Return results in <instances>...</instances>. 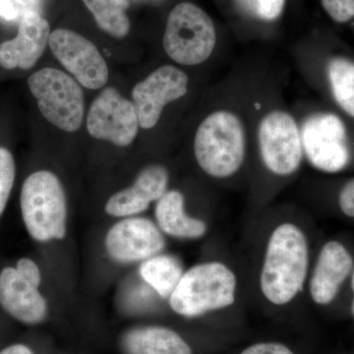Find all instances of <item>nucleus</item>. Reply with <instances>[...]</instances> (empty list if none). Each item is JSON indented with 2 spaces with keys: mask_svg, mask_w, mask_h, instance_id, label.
Masks as SVG:
<instances>
[{
  "mask_svg": "<svg viewBox=\"0 0 354 354\" xmlns=\"http://www.w3.org/2000/svg\"><path fill=\"white\" fill-rule=\"evenodd\" d=\"M16 179V162L12 153L0 147V221L6 214Z\"/></svg>",
  "mask_w": 354,
  "mask_h": 354,
  "instance_id": "22",
  "label": "nucleus"
},
{
  "mask_svg": "<svg viewBox=\"0 0 354 354\" xmlns=\"http://www.w3.org/2000/svg\"><path fill=\"white\" fill-rule=\"evenodd\" d=\"M246 142L239 116L227 111L209 114L198 127L194 155L207 176L225 179L234 176L245 160Z\"/></svg>",
  "mask_w": 354,
  "mask_h": 354,
  "instance_id": "4",
  "label": "nucleus"
},
{
  "mask_svg": "<svg viewBox=\"0 0 354 354\" xmlns=\"http://www.w3.org/2000/svg\"><path fill=\"white\" fill-rule=\"evenodd\" d=\"M153 221L165 237L178 241H199L209 232L206 221L187 213L185 197L178 190H167L155 203Z\"/></svg>",
  "mask_w": 354,
  "mask_h": 354,
  "instance_id": "17",
  "label": "nucleus"
},
{
  "mask_svg": "<svg viewBox=\"0 0 354 354\" xmlns=\"http://www.w3.org/2000/svg\"><path fill=\"white\" fill-rule=\"evenodd\" d=\"M0 310L16 322L38 326L48 319L50 304L41 288L6 264L0 267Z\"/></svg>",
  "mask_w": 354,
  "mask_h": 354,
  "instance_id": "13",
  "label": "nucleus"
},
{
  "mask_svg": "<svg viewBox=\"0 0 354 354\" xmlns=\"http://www.w3.org/2000/svg\"><path fill=\"white\" fill-rule=\"evenodd\" d=\"M86 123L91 136L118 147L131 145L140 127L134 104L113 87L104 88L93 101Z\"/></svg>",
  "mask_w": 354,
  "mask_h": 354,
  "instance_id": "10",
  "label": "nucleus"
},
{
  "mask_svg": "<svg viewBox=\"0 0 354 354\" xmlns=\"http://www.w3.org/2000/svg\"><path fill=\"white\" fill-rule=\"evenodd\" d=\"M125 354H195L194 346L178 330L169 326H139L121 337Z\"/></svg>",
  "mask_w": 354,
  "mask_h": 354,
  "instance_id": "18",
  "label": "nucleus"
},
{
  "mask_svg": "<svg viewBox=\"0 0 354 354\" xmlns=\"http://www.w3.org/2000/svg\"><path fill=\"white\" fill-rule=\"evenodd\" d=\"M19 208L23 227L32 241L46 245L64 241L68 232V201L55 172L39 169L26 177Z\"/></svg>",
  "mask_w": 354,
  "mask_h": 354,
  "instance_id": "3",
  "label": "nucleus"
},
{
  "mask_svg": "<svg viewBox=\"0 0 354 354\" xmlns=\"http://www.w3.org/2000/svg\"><path fill=\"white\" fill-rule=\"evenodd\" d=\"M339 205L344 215L354 218V178L342 187L339 192Z\"/></svg>",
  "mask_w": 354,
  "mask_h": 354,
  "instance_id": "27",
  "label": "nucleus"
},
{
  "mask_svg": "<svg viewBox=\"0 0 354 354\" xmlns=\"http://www.w3.org/2000/svg\"><path fill=\"white\" fill-rule=\"evenodd\" d=\"M234 354H304L300 346L279 337H265L248 342Z\"/></svg>",
  "mask_w": 354,
  "mask_h": 354,
  "instance_id": "23",
  "label": "nucleus"
},
{
  "mask_svg": "<svg viewBox=\"0 0 354 354\" xmlns=\"http://www.w3.org/2000/svg\"><path fill=\"white\" fill-rule=\"evenodd\" d=\"M189 78L183 70L165 65L152 72L132 90V102L140 127L152 129L158 124L165 106L187 94Z\"/></svg>",
  "mask_w": 354,
  "mask_h": 354,
  "instance_id": "12",
  "label": "nucleus"
},
{
  "mask_svg": "<svg viewBox=\"0 0 354 354\" xmlns=\"http://www.w3.org/2000/svg\"><path fill=\"white\" fill-rule=\"evenodd\" d=\"M162 44L167 55L177 64H201L215 50V25L199 6L183 2L169 13Z\"/></svg>",
  "mask_w": 354,
  "mask_h": 354,
  "instance_id": "5",
  "label": "nucleus"
},
{
  "mask_svg": "<svg viewBox=\"0 0 354 354\" xmlns=\"http://www.w3.org/2000/svg\"><path fill=\"white\" fill-rule=\"evenodd\" d=\"M50 34L48 21L37 13L26 14L17 36L0 44V66L8 70L32 68L46 50Z\"/></svg>",
  "mask_w": 354,
  "mask_h": 354,
  "instance_id": "16",
  "label": "nucleus"
},
{
  "mask_svg": "<svg viewBox=\"0 0 354 354\" xmlns=\"http://www.w3.org/2000/svg\"><path fill=\"white\" fill-rule=\"evenodd\" d=\"M328 77L335 101L354 118V62L334 58L328 64Z\"/></svg>",
  "mask_w": 354,
  "mask_h": 354,
  "instance_id": "21",
  "label": "nucleus"
},
{
  "mask_svg": "<svg viewBox=\"0 0 354 354\" xmlns=\"http://www.w3.org/2000/svg\"><path fill=\"white\" fill-rule=\"evenodd\" d=\"M239 279L221 261H204L184 271L167 300L176 315L187 320L230 308L236 302Z\"/></svg>",
  "mask_w": 354,
  "mask_h": 354,
  "instance_id": "2",
  "label": "nucleus"
},
{
  "mask_svg": "<svg viewBox=\"0 0 354 354\" xmlns=\"http://www.w3.org/2000/svg\"><path fill=\"white\" fill-rule=\"evenodd\" d=\"M261 158L274 176H290L304 158L301 133L297 121L286 111H274L261 121L258 130Z\"/></svg>",
  "mask_w": 354,
  "mask_h": 354,
  "instance_id": "8",
  "label": "nucleus"
},
{
  "mask_svg": "<svg viewBox=\"0 0 354 354\" xmlns=\"http://www.w3.org/2000/svg\"><path fill=\"white\" fill-rule=\"evenodd\" d=\"M353 269V256L344 244L337 241L324 244L309 278L312 301L320 306L332 304Z\"/></svg>",
  "mask_w": 354,
  "mask_h": 354,
  "instance_id": "15",
  "label": "nucleus"
},
{
  "mask_svg": "<svg viewBox=\"0 0 354 354\" xmlns=\"http://www.w3.org/2000/svg\"><path fill=\"white\" fill-rule=\"evenodd\" d=\"M309 242L304 230L293 221L272 228L261 263L259 286L271 306H288L304 290L308 279Z\"/></svg>",
  "mask_w": 354,
  "mask_h": 354,
  "instance_id": "1",
  "label": "nucleus"
},
{
  "mask_svg": "<svg viewBox=\"0 0 354 354\" xmlns=\"http://www.w3.org/2000/svg\"><path fill=\"white\" fill-rule=\"evenodd\" d=\"M0 354H36L34 348L25 342H14L0 349Z\"/></svg>",
  "mask_w": 354,
  "mask_h": 354,
  "instance_id": "28",
  "label": "nucleus"
},
{
  "mask_svg": "<svg viewBox=\"0 0 354 354\" xmlns=\"http://www.w3.org/2000/svg\"><path fill=\"white\" fill-rule=\"evenodd\" d=\"M167 237L152 218L144 216L118 218L104 237V253L118 265L140 263L164 252Z\"/></svg>",
  "mask_w": 354,
  "mask_h": 354,
  "instance_id": "7",
  "label": "nucleus"
},
{
  "mask_svg": "<svg viewBox=\"0 0 354 354\" xmlns=\"http://www.w3.org/2000/svg\"><path fill=\"white\" fill-rule=\"evenodd\" d=\"M302 147L312 167L327 174H337L348 165L351 153L346 130L339 116L316 113L304 123Z\"/></svg>",
  "mask_w": 354,
  "mask_h": 354,
  "instance_id": "9",
  "label": "nucleus"
},
{
  "mask_svg": "<svg viewBox=\"0 0 354 354\" xmlns=\"http://www.w3.org/2000/svg\"><path fill=\"white\" fill-rule=\"evenodd\" d=\"M48 46L60 64L83 87L97 90L108 83V64L90 39L70 30L57 29L50 34Z\"/></svg>",
  "mask_w": 354,
  "mask_h": 354,
  "instance_id": "11",
  "label": "nucleus"
},
{
  "mask_svg": "<svg viewBox=\"0 0 354 354\" xmlns=\"http://www.w3.org/2000/svg\"><path fill=\"white\" fill-rule=\"evenodd\" d=\"M92 12L100 29L115 39H123L129 34L130 24L127 0H82Z\"/></svg>",
  "mask_w": 354,
  "mask_h": 354,
  "instance_id": "20",
  "label": "nucleus"
},
{
  "mask_svg": "<svg viewBox=\"0 0 354 354\" xmlns=\"http://www.w3.org/2000/svg\"><path fill=\"white\" fill-rule=\"evenodd\" d=\"M39 111L55 127L75 132L82 127L85 100L80 84L68 74L55 68H43L28 79Z\"/></svg>",
  "mask_w": 354,
  "mask_h": 354,
  "instance_id": "6",
  "label": "nucleus"
},
{
  "mask_svg": "<svg viewBox=\"0 0 354 354\" xmlns=\"http://www.w3.org/2000/svg\"><path fill=\"white\" fill-rule=\"evenodd\" d=\"M169 183V172L165 165H146L137 174L132 185L109 197L104 204V213L118 220L143 216L151 205L167 192Z\"/></svg>",
  "mask_w": 354,
  "mask_h": 354,
  "instance_id": "14",
  "label": "nucleus"
},
{
  "mask_svg": "<svg viewBox=\"0 0 354 354\" xmlns=\"http://www.w3.org/2000/svg\"><path fill=\"white\" fill-rule=\"evenodd\" d=\"M13 8L11 0H0V14L6 17L12 15Z\"/></svg>",
  "mask_w": 354,
  "mask_h": 354,
  "instance_id": "29",
  "label": "nucleus"
},
{
  "mask_svg": "<svg viewBox=\"0 0 354 354\" xmlns=\"http://www.w3.org/2000/svg\"><path fill=\"white\" fill-rule=\"evenodd\" d=\"M185 271L183 261L171 253H158L138 265L140 281L160 299L167 300Z\"/></svg>",
  "mask_w": 354,
  "mask_h": 354,
  "instance_id": "19",
  "label": "nucleus"
},
{
  "mask_svg": "<svg viewBox=\"0 0 354 354\" xmlns=\"http://www.w3.org/2000/svg\"><path fill=\"white\" fill-rule=\"evenodd\" d=\"M324 10L337 23H346L354 18V0H321Z\"/></svg>",
  "mask_w": 354,
  "mask_h": 354,
  "instance_id": "25",
  "label": "nucleus"
},
{
  "mask_svg": "<svg viewBox=\"0 0 354 354\" xmlns=\"http://www.w3.org/2000/svg\"><path fill=\"white\" fill-rule=\"evenodd\" d=\"M351 290H353V302H351V314H353L354 318V269L353 272H351Z\"/></svg>",
  "mask_w": 354,
  "mask_h": 354,
  "instance_id": "30",
  "label": "nucleus"
},
{
  "mask_svg": "<svg viewBox=\"0 0 354 354\" xmlns=\"http://www.w3.org/2000/svg\"><path fill=\"white\" fill-rule=\"evenodd\" d=\"M245 12L265 21L277 19L285 7L286 0H236Z\"/></svg>",
  "mask_w": 354,
  "mask_h": 354,
  "instance_id": "24",
  "label": "nucleus"
},
{
  "mask_svg": "<svg viewBox=\"0 0 354 354\" xmlns=\"http://www.w3.org/2000/svg\"><path fill=\"white\" fill-rule=\"evenodd\" d=\"M12 264L21 276L41 288L44 281L43 271L41 266L34 258L30 256H21L14 261Z\"/></svg>",
  "mask_w": 354,
  "mask_h": 354,
  "instance_id": "26",
  "label": "nucleus"
}]
</instances>
